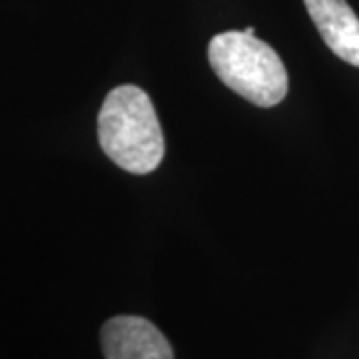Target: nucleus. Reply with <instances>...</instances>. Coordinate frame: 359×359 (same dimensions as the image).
I'll list each match as a JSON object with an SVG mask.
<instances>
[{"mask_svg": "<svg viewBox=\"0 0 359 359\" xmlns=\"http://www.w3.org/2000/svg\"><path fill=\"white\" fill-rule=\"evenodd\" d=\"M104 154L130 174H150L162 164L166 144L150 96L134 84L110 90L98 114Z\"/></svg>", "mask_w": 359, "mask_h": 359, "instance_id": "1", "label": "nucleus"}, {"mask_svg": "<svg viewBox=\"0 0 359 359\" xmlns=\"http://www.w3.org/2000/svg\"><path fill=\"white\" fill-rule=\"evenodd\" d=\"M244 32H248V34H256V30H254L252 26H248V28H245Z\"/></svg>", "mask_w": 359, "mask_h": 359, "instance_id": "5", "label": "nucleus"}, {"mask_svg": "<svg viewBox=\"0 0 359 359\" xmlns=\"http://www.w3.org/2000/svg\"><path fill=\"white\" fill-rule=\"evenodd\" d=\"M106 359H174V349L152 321L138 316H116L100 332Z\"/></svg>", "mask_w": 359, "mask_h": 359, "instance_id": "3", "label": "nucleus"}, {"mask_svg": "<svg viewBox=\"0 0 359 359\" xmlns=\"http://www.w3.org/2000/svg\"><path fill=\"white\" fill-rule=\"evenodd\" d=\"M208 60L216 76L259 108L276 106L287 94V72L280 54L256 34L228 30L208 44Z\"/></svg>", "mask_w": 359, "mask_h": 359, "instance_id": "2", "label": "nucleus"}, {"mask_svg": "<svg viewBox=\"0 0 359 359\" xmlns=\"http://www.w3.org/2000/svg\"><path fill=\"white\" fill-rule=\"evenodd\" d=\"M327 48L359 68V18L346 0H304Z\"/></svg>", "mask_w": 359, "mask_h": 359, "instance_id": "4", "label": "nucleus"}]
</instances>
